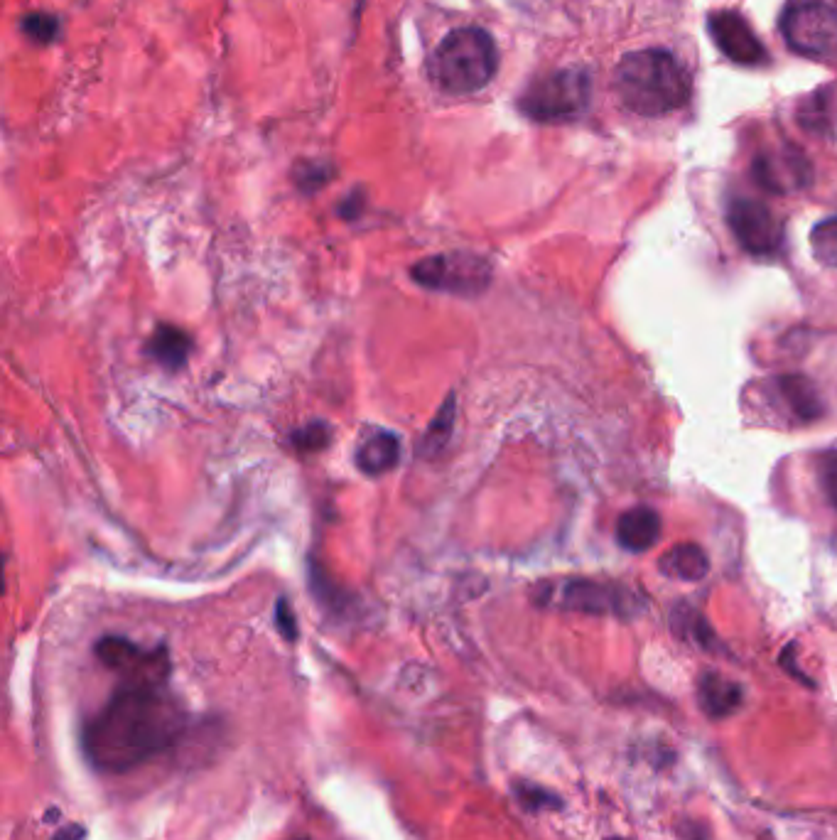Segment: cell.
Returning a JSON list of instances; mask_svg holds the SVG:
<instances>
[{"label":"cell","instance_id":"1","mask_svg":"<svg viewBox=\"0 0 837 840\" xmlns=\"http://www.w3.org/2000/svg\"><path fill=\"white\" fill-rule=\"evenodd\" d=\"M182 725L185 715L162 683L126 681L86 723L81 747L99 772L121 774L167 750Z\"/></svg>","mask_w":837,"mask_h":840},{"label":"cell","instance_id":"2","mask_svg":"<svg viewBox=\"0 0 837 840\" xmlns=\"http://www.w3.org/2000/svg\"><path fill=\"white\" fill-rule=\"evenodd\" d=\"M624 109L639 116H666L683 109L693 96L688 67L668 50H639L619 59L612 77Z\"/></svg>","mask_w":837,"mask_h":840},{"label":"cell","instance_id":"3","mask_svg":"<svg viewBox=\"0 0 837 840\" xmlns=\"http://www.w3.org/2000/svg\"><path fill=\"white\" fill-rule=\"evenodd\" d=\"M430 79L445 94L469 96L486 89L499 72V47L491 32L464 25L447 32L432 50Z\"/></svg>","mask_w":837,"mask_h":840},{"label":"cell","instance_id":"4","mask_svg":"<svg viewBox=\"0 0 837 840\" xmlns=\"http://www.w3.org/2000/svg\"><path fill=\"white\" fill-rule=\"evenodd\" d=\"M592 104V79L585 69L565 67L540 74L518 96V111L538 123H567Z\"/></svg>","mask_w":837,"mask_h":840},{"label":"cell","instance_id":"5","mask_svg":"<svg viewBox=\"0 0 837 840\" xmlns=\"http://www.w3.org/2000/svg\"><path fill=\"white\" fill-rule=\"evenodd\" d=\"M779 30L796 55L835 62L837 59V0H791L783 8Z\"/></svg>","mask_w":837,"mask_h":840},{"label":"cell","instance_id":"6","mask_svg":"<svg viewBox=\"0 0 837 840\" xmlns=\"http://www.w3.org/2000/svg\"><path fill=\"white\" fill-rule=\"evenodd\" d=\"M536 602L558 610L587 612V615H614L634 617L641 612V600L636 592L612 583L597 580H563V583H545L536 590Z\"/></svg>","mask_w":837,"mask_h":840},{"label":"cell","instance_id":"7","mask_svg":"<svg viewBox=\"0 0 837 840\" xmlns=\"http://www.w3.org/2000/svg\"><path fill=\"white\" fill-rule=\"evenodd\" d=\"M410 278L425 290L474 298L491 283V263L479 253L447 251L428 256L410 268Z\"/></svg>","mask_w":837,"mask_h":840},{"label":"cell","instance_id":"8","mask_svg":"<svg viewBox=\"0 0 837 840\" xmlns=\"http://www.w3.org/2000/svg\"><path fill=\"white\" fill-rule=\"evenodd\" d=\"M727 224L734 239L752 256H774L783 246L781 219L752 197H734L727 207Z\"/></svg>","mask_w":837,"mask_h":840},{"label":"cell","instance_id":"9","mask_svg":"<svg viewBox=\"0 0 837 840\" xmlns=\"http://www.w3.org/2000/svg\"><path fill=\"white\" fill-rule=\"evenodd\" d=\"M94 651L101 664L116 671L126 681L165 683L167 671H170L167 651L162 646L160 649H143V646L131 642V639L108 634V637L96 642Z\"/></svg>","mask_w":837,"mask_h":840},{"label":"cell","instance_id":"10","mask_svg":"<svg viewBox=\"0 0 837 840\" xmlns=\"http://www.w3.org/2000/svg\"><path fill=\"white\" fill-rule=\"evenodd\" d=\"M752 175L756 185L774 195H788L810 185L813 168L810 160L793 145H776L756 153L752 163Z\"/></svg>","mask_w":837,"mask_h":840},{"label":"cell","instance_id":"11","mask_svg":"<svg viewBox=\"0 0 837 840\" xmlns=\"http://www.w3.org/2000/svg\"><path fill=\"white\" fill-rule=\"evenodd\" d=\"M707 30H710L712 42L722 55L732 59V62L744 64V67H754V64L766 62V47L756 37L752 25L734 10H717L707 20Z\"/></svg>","mask_w":837,"mask_h":840},{"label":"cell","instance_id":"12","mask_svg":"<svg viewBox=\"0 0 837 840\" xmlns=\"http://www.w3.org/2000/svg\"><path fill=\"white\" fill-rule=\"evenodd\" d=\"M663 531L661 514L651 506H634L617 521V541L629 553H646L658 543Z\"/></svg>","mask_w":837,"mask_h":840},{"label":"cell","instance_id":"13","mask_svg":"<svg viewBox=\"0 0 837 840\" xmlns=\"http://www.w3.org/2000/svg\"><path fill=\"white\" fill-rule=\"evenodd\" d=\"M401 438L391 430H374L361 440L354 452V462L364 475L381 477L401 462Z\"/></svg>","mask_w":837,"mask_h":840},{"label":"cell","instance_id":"14","mask_svg":"<svg viewBox=\"0 0 837 840\" xmlns=\"http://www.w3.org/2000/svg\"><path fill=\"white\" fill-rule=\"evenodd\" d=\"M742 686L732 678L722 676V673L707 671L702 673L698 681V700L700 708L705 710L710 718L725 720L729 715H734L742 705Z\"/></svg>","mask_w":837,"mask_h":840},{"label":"cell","instance_id":"15","mask_svg":"<svg viewBox=\"0 0 837 840\" xmlns=\"http://www.w3.org/2000/svg\"><path fill=\"white\" fill-rule=\"evenodd\" d=\"M145 354L167 371H177L187 364L192 354V337L175 325L160 322L145 342Z\"/></svg>","mask_w":837,"mask_h":840},{"label":"cell","instance_id":"16","mask_svg":"<svg viewBox=\"0 0 837 840\" xmlns=\"http://www.w3.org/2000/svg\"><path fill=\"white\" fill-rule=\"evenodd\" d=\"M781 401L798 420H818L825 413L823 398L813 381L803 374H781L774 381Z\"/></svg>","mask_w":837,"mask_h":840},{"label":"cell","instance_id":"17","mask_svg":"<svg viewBox=\"0 0 837 840\" xmlns=\"http://www.w3.org/2000/svg\"><path fill=\"white\" fill-rule=\"evenodd\" d=\"M663 575L673 580H683V583H698L710 573V558H707L705 548L698 543H678L671 551L663 553L661 563H658Z\"/></svg>","mask_w":837,"mask_h":840},{"label":"cell","instance_id":"18","mask_svg":"<svg viewBox=\"0 0 837 840\" xmlns=\"http://www.w3.org/2000/svg\"><path fill=\"white\" fill-rule=\"evenodd\" d=\"M455 413H457V401H455V393H450V396L445 398V403L437 408L435 418H432L428 430H425L423 440H420V452H423L425 457L440 455V452L450 445L452 430H455Z\"/></svg>","mask_w":837,"mask_h":840},{"label":"cell","instance_id":"19","mask_svg":"<svg viewBox=\"0 0 837 840\" xmlns=\"http://www.w3.org/2000/svg\"><path fill=\"white\" fill-rule=\"evenodd\" d=\"M334 175H337V168H334L332 163H327V160H305V163H297L293 170L297 190L307 192V195L327 187Z\"/></svg>","mask_w":837,"mask_h":840},{"label":"cell","instance_id":"20","mask_svg":"<svg viewBox=\"0 0 837 840\" xmlns=\"http://www.w3.org/2000/svg\"><path fill=\"white\" fill-rule=\"evenodd\" d=\"M332 433V425L324 423V420H310V423L300 425L295 433H290V443H293L297 452L310 455V452H320L327 448L329 440H332Z\"/></svg>","mask_w":837,"mask_h":840},{"label":"cell","instance_id":"21","mask_svg":"<svg viewBox=\"0 0 837 840\" xmlns=\"http://www.w3.org/2000/svg\"><path fill=\"white\" fill-rule=\"evenodd\" d=\"M20 30H23L25 37H30L32 42H40V45H47V42H54L62 32V25H59L57 15L50 13H27L23 20H20Z\"/></svg>","mask_w":837,"mask_h":840},{"label":"cell","instance_id":"22","mask_svg":"<svg viewBox=\"0 0 837 840\" xmlns=\"http://www.w3.org/2000/svg\"><path fill=\"white\" fill-rule=\"evenodd\" d=\"M818 482L825 499L837 509V450H828L818 460Z\"/></svg>","mask_w":837,"mask_h":840},{"label":"cell","instance_id":"23","mask_svg":"<svg viewBox=\"0 0 837 840\" xmlns=\"http://www.w3.org/2000/svg\"><path fill=\"white\" fill-rule=\"evenodd\" d=\"M516 796L518 801H521L526 809H558L560 806V799L558 796H553L550 791H545L543 786H536V784H518L516 786Z\"/></svg>","mask_w":837,"mask_h":840},{"label":"cell","instance_id":"24","mask_svg":"<svg viewBox=\"0 0 837 840\" xmlns=\"http://www.w3.org/2000/svg\"><path fill=\"white\" fill-rule=\"evenodd\" d=\"M275 627H278V632L283 634V639H288V642H295L297 639V619L293 610H290L288 600H280L278 605H275Z\"/></svg>","mask_w":837,"mask_h":840},{"label":"cell","instance_id":"25","mask_svg":"<svg viewBox=\"0 0 837 840\" xmlns=\"http://www.w3.org/2000/svg\"><path fill=\"white\" fill-rule=\"evenodd\" d=\"M364 207H366L364 190H354V192H349V195L344 197L342 202H339L337 214L342 219H347V222H351V219L361 217V212H364Z\"/></svg>","mask_w":837,"mask_h":840},{"label":"cell","instance_id":"26","mask_svg":"<svg viewBox=\"0 0 837 840\" xmlns=\"http://www.w3.org/2000/svg\"><path fill=\"white\" fill-rule=\"evenodd\" d=\"M81 836H84V831H81L79 826H64L62 831L54 836V840H79Z\"/></svg>","mask_w":837,"mask_h":840},{"label":"cell","instance_id":"27","mask_svg":"<svg viewBox=\"0 0 837 840\" xmlns=\"http://www.w3.org/2000/svg\"><path fill=\"white\" fill-rule=\"evenodd\" d=\"M612 840H624V838H612Z\"/></svg>","mask_w":837,"mask_h":840}]
</instances>
